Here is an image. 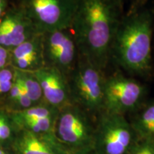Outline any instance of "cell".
Masks as SVG:
<instances>
[{
  "label": "cell",
  "instance_id": "2",
  "mask_svg": "<svg viewBox=\"0 0 154 154\" xmlns=\"http://www.w3.org/2000/svg\"><path fill=\"white\" fill-rule=\"evenodd\" d=\"M153 15L148 9L123 16L111 44L110 58L129 74L146 76L151 69Z\"/></svg>",
  "mask_w": 154,
  "mask_h": 154
},
{
  "label": "cell",
  "instance_id": "17",
  "mask_svg": "<svg viewBox=\"0 0 154 154\" xmlns=\"http://www.w3.org/2000/svg\"><path fill=\"white\" fill-rule=\"evenodd\" d=\"M15 72L11 66L0 70V100L9 93L14 82Z\"/></svg>",
  "mask_w": 154,
  "mask_h": 154
},
{
  "label": "cell",
  "instance_id": "16",
  "mask_svg": "<svg viewBox=\"0 0 154 154\" xmlns=\"http://www.w3.org/2000/svg\"><path fill=\"white\" fill-rule=\"evenodd\" d=\"M17 132L9 112L0 107V146L11 148Z\"/></svg>",
  "mask_w": 154,
  "mask_h": 154
},
{
  "label": "cell",
  "instance_id": "10",
  "mask_svg": "<svg viewBox=\"0 0 154 154\" xmlns=\"http://www.w3.org/2000/svg\"><path fill=\"white\" fill-rule=\"evenodd\" d=\"M59 111V109L42 102L24 110L9 113L17 130L42 134L54 132Z\"/></svg>",
  "mask_w": 154,
  "mask_h": 154
},
{
  "label": "cell",
  "instance_id": "3",
  "mask_svg": "<svg viewBox=\"0 0 154 154\" xmlns=\"http://www.w3.org/2000/svg\"><path fill=\"white\" fill-rule=\"evenodd\" d=\"M105 79L103 69L79 54L76 66L68 76L72 103L91 116H97L103 111Z\"/></svg>",
  "mask_w": 154,
  "mask_h": 154
},
{
  "label": "cell",
  "instance_id": "21",
  "mask_svg": "<svg viewBox=\"0 0 154 154\" xmlns=\"http://www.w3.org/2000/svg\"><path fill=\"white\" fill-rule=\"evenodd\" d=\"M8 10V0H0V22Z\"/></svg>",
  "mask_w": 154,
  "mask_h": 154
},
{
  "label": "cell",
  "instance_id": "19",
  "mask_svg": "<svg viewBox=\"0 0 154 154\" xmlns=\"http://www.w3.org/2000/svg\"><path fill=\"white\" fill-rule=\"evenodd\" d=\"M11 51L0 47V70L10 66Z\"/></svg>",
  "mask_w": 154,
  "mask_h": 154
},
{
  "label": "cell",
  "instance_id": "1",
  "mask_svg": "<svg viewBox=\"0 0 154 154\" xmlns=\"http://www.w3.org/2000/svg\"><path fill=\"white\" fill-rule=\"evenodd\" d=\"M122 10L110 0H79L72 29L80 54L104 70Z\"/></svg>",
  "mask_w": 154,
  "mask_h": 154
},
{
  "label": "cell",
  "instance_id": "13",
  "mask_svg": "<svg viewBox=\"0 0 154 154\" xmlns=\"http://www.w3.org/2000/svg\"><path fill=\"white\" fill-rule=\"evenodd\" d=\"M10 66L19 71L34 72L45 66L43 34H36L11 51Z\"/></svg>",
  "mask_w": 154,
  "mask_h": 154
},
{
  "label": "cell",
  "instance_id": "6",
  "mask_svg": "<svg viewBox=\"0 0 154 154\" xmlns=\"http://www.w3.org/2000/svg\"><path fill=\"white\" fill-rule=\"evenodd\" d=\"M91 116L74 103L59 110L54 134L69 151L93 146L95 124Z\"/></svg>",
  "mask_w": 154,
  "mask_h": 154
},
{
  "label": "cell",
  "instance_id": "7",
  "mask_svg": "<svg viewBox=\"0 0 154 154\" xmlns=\"http://www.w3.org/2000/svg\"><path fill=\"white\" fill-rule=\"evenodd\" d=\"M146 88L135 79L117 73L106 77L103 88V111L124 115L139 109Z\"/></svg>",
  "mask_w": 154,
  "mask_h": 154
},
{
  "label": "cell",
  "instance_id": "9",
  "mask_svg": "<svg viewBox=\"0 0 154 154\" xmlns=\"http://www.w3.org/2000/svg\"><path fill=\"white\" fill-rule=\"evenodd\" d=\"M38 33L19 6L9 9L0 22V47L11 51Z\"/></svg>",
  "mask_w": 154,
  "mask_h": 154
},
{
  "label": "cell",
  "instance_id": "22",
  "mask_svg": "<svg viewBox=\"0 0 154 154\" xmlns=\"http://www.w3.org/2000/svg\"><path fill=\"white\" fill-rule=\"evenodd\" d=\"M145 2L146 0H134V1L133 2L131 6L129 11L136 10V9L140 8V7H143Z\"/></svg>",
  "mask_w": 154,
  "mask_h": 154
},
{
  "label": "cell",
  "instance_id": "15",
  "mask_svg": "<svg viewBox=\"0 0 154 154\" xmlns=\"http://www.w3.org/2000/svg\"><path fill=\"white\" fill-rule=\"evenodd\" d=\"M14 72L17 79L32 103L37 105L44 102L41 86L34 72L19 71L15 69Z\"/></svg>",
  "mask_w": 154,
  "mask_h": 154
},
{
  "label": "cell",
  "instance_id": "12",
  "mask_svg": "<svg viewBox=\"0 0 154 154\" xmlns=\"http://www.w3.org/2000/svg\"><path fill=\"white\" fill-rule=\"evenodd\" d=\"M14 154H69L54 133L35 134L26 130H17L11 145Z\"/></svg>",
  "mask_w": 154,
  "mask_h": 154
},
{
  "label": "cell",
  "instance_id": "20",
  "mask_svg": "<svg viewBox=\"0 0 154 154\" xmlns=\"http://www.w3.org/2000/svg\"><path fill=\"white\" fill-rule=\"evenodd\" d=\"M69 154H97V153H96L95 150L94 149L93 146H90V147L84 148V149L69 151Z\"/></svg>",
  "mask_w": 154,
  "mask_h": 154
},
{
  "label": "cell",
  "instance_id": "8",
  "mask_svg": "<svg viewBox=\"0 0 154 154\" xmlns=\"http://www.w3.org/2000/svg\"><path fill=\"white\" fill-rule=\"evenodd\" d=\"M43 54L45 66L57 69L68 78L80 54L72 29L43 34Z\"/></svg>",
  "mask_w": 154,
  "mask_h": 154
},
{
  "label": "cell",
  "instance_id": "14",
  "mask_svg": "<svg viewBox=\"0 0 154 154\" xmlns=\"http://www.w3.org/2000/svg\"><path fill=\"white\" fill-rule=\"evenodd\" d=\"M131 124L138 139L154 141V101L138 109Z\"/></svg>",
  "mask_w": 154,
  "mask_h": 154
},
{
  "label": "cell",
  "instance_id": "18",
  "mask_svg": "<svg viewBox=\"0 0 154 154\" xmlns=\"http://www.w3.org/2000/svg\"><path fill=\"white\" fill-rule=\"evenodd\" d=\"M127 154H154V141L138 139Z\"/></svg>",
  "mask_w": 154,
  "mask_h": 154
},
{
  "label": "cell",
  "instance_id": "4",
  "mask_svg": "<svg viewBox=\"0 0 154 154\" xmlns=\"http://www.w3.org/2000/svg\"><path fill=\"white\" fill-rule=\"evenodd\" d=\"M138 140L125 116L104 111L97 116L93 142L97 154H127Z\"/></svg>",
  "mask_w": 154,
  "mask_h": 154
},
{
  "label": "cell",
  "instance_id": "5",
  "mask_svg": "<svg viewBox=\"0 0 154 154\" xmlns=\"http://www.w3.org/2000/svg\"><path fill=\"white\" fill-rule=\"evenodd\" d=\"M79 0H22L19 7L38 33L71 29Z\"/></svg>",
  "mask_w": 154,
  "mask_h": 154
},
{
  "label": "cell",
  "instance_id": "23",
  "mask_svg": "<svg viewBox=\"0 0 154 154\" xmlns=\"http://www.w3.org/2000/svg\"><path fill=\"white\" fill-rule=\"evenodd\" d=\"M110 1L112 2L116 6H117L119 9L123 11V7H124L125 2H126V0H110Z\"/></svg>",
  "mask_w": 154,
  "mask_h": 154
},
{
  "label": "cell",
  "instance_id": "11",
  "mask_svg": "<svg viewBox=\"0 0 154 154\" xmlns=\"http://www.w3.org/2000/svg\"><path fill=\"white\" fill-rule=\"evenodd\" d=\"M41 86L43 101L60 109L71 104L68 78L57 69L44 66L34 72Z\"/></svg>",
  "mask_w": 154,
  "mask_h": 154
},
{
  "label": "cell",
  "instance_id": "24",
  "mask_svg": "<svg viewBox=\"0 0 154 154\" xmlns=\"http://www.w3.org/2000/svg\"><path fill=\"white\" fill-rule=\"evenodd\" d=\"M0 154H14L11 148H5L0 146Z\"/></svg>",
  "mask_w": 154,
  "mask_h": 154
}]
</instances>
